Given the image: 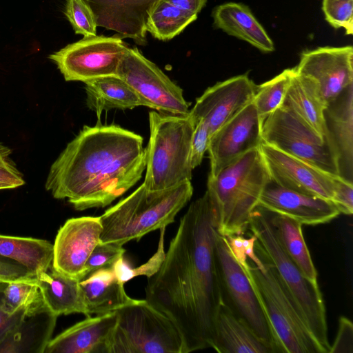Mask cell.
Returning <instances> with one entry per match:
<instances>
[{"label": "cell", "instance_id": "52a82bcc", "mask_svg": "<svg viewBox=\"0 0 353 353\" xmlns=\"http://www.w3.org/2000/svg\"><path fill=\"white\" fill-rule=\"evenodd\" d=\"M261 259V258H260ZM251 261L243 268L259 300L276 352L325 353L316 341L271 263Z\"/></svg>", "mask_w": 353, "mask_h": 353}, {"label": "cell", "instance_id": "8fae6325", "mask_svg": "<svg viewBox=\"0 0 353 353\" xmlns=\"http://www.w3.org/2000/svg\"><path fill=\"white\" fill-rule=\"evenodd\" d=\"M128 46L118 37H83L50 54L67 81H82L117 76Z\"/></svg>", "mask_w": 353, "mask_h": 353}, {"label": "cell", "instance_id": "44dd1931", "mask_svg": "<svg viewBox=\"0 0 353 353\" xmlns=\"http://www.w3.org/2000/svg\"><path fill=\"white\" fill-rule=\"evenodd\" d=\"M117 320L116 312L87 316L52 339L44 353H108Z\"/></svg>", "mask_w": 353, "mask_h": 353}, {"label": "cell", "instance_id": "e0dca14e", "mask_svg": "<svg viewBox=\"0 0 353 353\" xmlns=\"http://www.w3.org/2000/svg\"><path fill=\"white\" fill-rule=\"evenodd\" d=\"M294 70L313 79L328 103L353 84V48L319 47L305 50Z\"/></svg>", "mask_w": 353, "mask_h": 353}, {"label": "cell", "instance_id": "3957f363", "mask_svg": "<svg viewBox=\"0 0 353 353\" xmlns=\"http://www.w3.org/2000/svg\"><path fill=\"white\" fill-rule=\"evenodd\" d=\"M270 179L259 147L244 153L208 176L216 230L223 236L243 234L263 190Z\"/></svg>", "mask_w": 353, "mask_h": 353}, {"label": "cell", "instance_id": "1f68e13d", "mask_svg": "<svg viewBox=\"0 0 353 353\" xmlns=\"http://www.w3.org/2000/svg\"><path fill=\"white\" fill-rule=\"evenodd\" d=\"M3 300L9 314L21 310L30 313L46 306L36 276L6 283Z\"/></svg>", "mask_w": 353, "mask_h": 353}, {"label": "cell", "instance_id": "d6986e66", "mask_svg": "<svg viewBox=\"0 0 353 353\" xmlns=\"http://www.w3.org/2000/svg\"><path fill=\"white\" fill-rule=\"evenodd\" d=\"M92 10L97 27L130 38L140 45L146 43L147 24L162 0H83Z\"/></svg>", "mask_w": 353, "mask_h": 353}, {"label": "cell", "instance_id": "7bdbcfd3", "mask_svg": "<svg viewBox=\"0 0 353 353\" xmlns=\"http://www.w3.org/2000/svg\"><path fill=\"white\" fill-rule=\"evenodd\" d=\"M34 276L23 265L0 255V282L9 283Z\"/></svg>", "mask_w": 353, "mask_h": 353}, {"label": "cell", "instance_id": "60d3db41", "mask_svg": "<svg viewBox=\"0 0 353 353\" xmlns=\"http://www.w3.org/2000/svg\"><path fill=\"white\" fill-rule=\"evenodd\" d=\"M340 352H353V325L345 316L339 318L338 332L329 351V353Z\"/></svg>", "mask_w": 353, "mask_h": 353}, {"label": "cell", "instance_id": "603a6c76", "mask_svg": "<svg viewBox=\"0 0 353 353\" xmlns=\"http://www.w3.org/2000/svg\"><path fill=\"white\" fill-rule=\"evenodd\" d=\"M87 316L116 312L137 302L129 296L124 283L115 275L112 268L97 270L79 281Z\"/></svg>", "mask_w": 353, "mask_h": 353}, {"label": "cell", "instance_id": "f35d334b", "mask_svg": "<svg viewBox=\"0 0 353 353\" xmlns=\"http://www.w3.org/2000/svg\"><path fill=\"white\" fill-rule=\"evenodd\" d=\"M12 150L0 141V181L12 184L15 188L23 185L25 181L14 161Z\"/></svg>", "mask_w": 353, "mask_h": 353}, {"label": "cell", "instance_id": "2e32d148", "mask_svg": "<svg viewBox=\"0 0 353 353\" xmlns=\"http://www.w3.org/2000/svg\"><path fill=\"white\" fill-rule=\"evenodd\" d=\"M259 149L270 177L276 183L291 190L331 201L335 176L263 141Z\"/></svg>", "mask_w": 353, "mask_h": 353}, {"label": "cell", "instance_id": "5b68a950", "mask_svg": "<svg viewBox=\"0 0 353 353\" xmlns=\"http://www.w3.org/2000/svg\"><path fill=\"white\" fill-rule=\"evenodd\" d=\"M248 228L256 238V254L274 268L311 332L325 353H329L326 312L318 283L307 279L283 251L268 210L257 205Z\"/></svg>", "mask_w": 353, "mask_h": 353}, {"label": "cell", "instance_id": "6da1fadb", "mask_svg": "<svg viewBox=\"0 0 353 353\" xmlns=\"http://www.w3.org/2000/svg\"><path fill=\"white\" fill-rule=\"evenodd\" d=\"M216 234L206 190L181 219L160 269L148 279L145 300L175 324L184 353L211 347L214 319L223 301Z\"/></svg>", "mask_w": 353, "mask_h": 353}, {"label": "cell", "instance_id": "b9f144b4", "mask_svg": "<svg viewBox=\"0 0 353 353\" xmlns=\"http://www.w3.org/2000/svg\"><path fill=\"white\" fill-rule=\"evenodd\" d=\"M6 285V283L0 282V342L19 324L26 313L23 310L14 314L5 310L3 298Z\"/></svg>", "mask_w": 353, "mask_h": 353}, {"label": "cell", "instance_id": "9c48e42d", "mask_svg": "<svg viewBox=\"0 0 353 353\" xmlns=\"http://www.w3.org/2000/svg\"><path fill=\"white\" fill-rule=\"evenodd\" d=\"M261 138L266 144L339 176L336 161L326 139L288 106L282 104L263 120Z\"/></svg>", "mask_w": 353, "mask_h": 353}, {"label": "cell", "instance_id": "ffe728a7", "mask_svg": "<svg viewBox=\"0 0 353 353\" xmlns=\"http://www.w3.org/2000/svg\"><path fill=\"white\" fill-rule=\"evenodd\" d=\"M323 119L324 138L334 154L339 176L353 183V84L327 104Z\"/></svg>", "mask_w": 353, "mask_h": 353}, {"label": "cell", "instance_id": "ab89813d", "mask_svg": "<svg viewBox=\"0 0 353 353\" xmlns=\"http://www.w3.org/2000/svg\"><path fill=\"white\" fill-rule=\"evenodd\" d=\"M331 201L340 213L352 215L353 213V183L339 176L334 178V193Z\"/></svg>", "mask_w": 353, "mask_h": 353}, {"label": "cell", "instance_id": "4316f807", "mask_svg": "<svg viewBox=\"0 0 353 353\" xmlns=\"http://www.w3.org/2000/svg\"><path fill=\"white\" fill-rule=\"evenodd\" d=\"M282 104L292 108L319 136L324 138L323 112L327 102L318 84L311 78L297 73L294 68Z\"/></svg>", "mask_w": 353, "mask_h": 353}, {"label": "cell", "instance_id": "7402d4cb", "mask_svg": "<svg viewBox=\"0 0 353 353\" xmlns=\"http://www.w3.org/2000/svg\"><path fill=\"white\" fill-rule=\"evenodd\" d=\"M211 348L220 353H274L272 345L260 339L223 301L216 312Z\"/></svg>", "mask_w": 353, "mask_h": 353}, {"label": "cell", "instance_id": "4dcf8cb0", "mask_svg": "<svg viewBox=\"0 0 353 353\" xmlns=\"http://www.w3.org/2000/svg\"><path fill=\"white\" fill-rule=\"evenodd\" d=\"M196 19L197 15L185 12L167 0H162L149 18L147 32L155 39L168 41L179 34Z\"/></svg>", "mask_w": 353, "mask_h": 353}, {"label": "cell", "instance_id": "7dc6e473", "mask_svg": "<svg viewBox=\"0 0 353 353\" xmlns=\"http://www.w3.org/2000/svg\"><path fill=\"white\" fill-rule=\"evenodd\" d=\"M10 188L11 189L12 188H15V187L12 184H11V183L0 181V190L10 189Z\"/></svg>", "mask_w": 353, "mask_h": 353}, {"label": "cell", "instance_id": "484cf974", "mask_svg": "<svg viewBox=\"0 0 353 353\" xmlns=\"http://www.w3.org/2000/svg\"><path fill=\"white\" fill-rule=\"evenodd\" d=\"M46 307L54 315L81 313L87 316L79 281L55 270L52 266L37 276Z\"/></svg>", "mask_w": 353, "mask_h": 353}, {"label": "cell", "instance_id": "d590c367", "mask_svg": "<svg viewBox=\"0 0 353 353\" xmlns=\"http://www.w3.org/2000/svg\"><path fill=\"white\" fill-rule=\"evenodd\" d=\"M322 10L327 22L335 29L353 33V0H323Z\"/></svg>", "mask_w": 353, "mask_h": 353}, {"label": "cell", "instance_id": "8d00e7d4", "mask_svg": "<svg viewBox=\"0 0 353 353\" xmlns=\"http://www.w3.org/2000/svg\"><path fill=\"white\" fill-rule=\"evenodd\" d=\"M125 252L123 245L99 241L85 263L83 278L97 270L112 268L120 256H124Z\"/></svg>", "mask_w": 353, "mask_h": 353}, {"label": "cell", "instance_id": "9a60e30c", "mask_svg": "<svg viewBox=\"0 0 353 353\" xmlns=\"http://www.w3.org/2000/svg\"><path fill=\"white\" fill-rule=\"evenodd\" d=\"M262 120L252 102L223 125L211 137L208 149L210 161L208 176L222 168L262 142Z\"/></svg>", "mask_w": 353, "mask_h": 353}, {"label": "cell", "instance_id": "d6a6232c", "mask_svg": "<svg viewBox=\"0 0 353 353\" xmlns=\"http://www.w3.org/2000/svg\"><path fill=\"white\" fill-rule=\"evenodd\" d=\"M293 70L294 68L285 69L272 79L257 85L252 103L262 121L282 105Z\"/></svg>", "mask_w": 353, "mask_h": 353}, {"label": "cell", "instance_id": "ac0fdd59", "mask_svg": "<svg viewBox=\"0 0 353 353\" xmlns=\"http://www.w3.org/2000/svg\"><path fill=\"white\" fill-rule=\"evenodd\" d=\"M258 205L302 225L326 223L340 214L330 200L285 188L271 179L263 190Z\"/></svg>", "mask_w": 353, "mask_h": 353}, {"label": "cell", "instance_id": "30bf717a", "mask_svg": "<svg viewBox=\"0 0 353 353\" xmlns=\"http://www.w3.org/2000/svg\"><path fill=\"white\" fill-rule=\"evenodd\" d=\"M117 76L136 92L143 106L172 115L189 114L183 90L137 48H128L120 62Z\"/></svg>", "mask_w": 353, "mask_h": 353}, {"label": "cell", "instance_id": "cb8c5ba5", "mask_svg": "<svg viewBox=\"0 0 353 353\" xmlns=\"http://www.w3.org/2000/svg\"><path fill=\"white\" fill-rule=\"evenodd\" d=\"M58 316L46 306L26 315L0 342V353H44Z\"/></svg>", "mask_w": 353, "mask_h": 353}, {"label": "cell", "instance_id": "e575fe53", "mask_svg": "<svg viewBox=\"0 0 353 353\" xmlns=\"http://www.w3.org/2000/svg\"><path fill=\"white\" fill-rule=\"evenodd\" d=\"M65 14L76 34L83 37L97 35V23L89 6L83 0H67Z\"/></svg>", "mask_w": 353, "mask_h": 353}, {"label": "cell", "instance_id": "7c38bea8", "mask_svg": "<svg viewBox=\"0 0 353 353\" xmlns=\"http://www.w3.org/2000/svg\"><path fill=\"white\" fill-rule=\"evenodd\" d=\"M215 253L224 301L232 311L263 341L272 346V336L266 317L251 282L233 256L227 239L217 232Z\"/></svg>", "mask_w": 353, "mask_h": 353}, {"label": "cell", "instance_id": "f546056e", "mask_svg": "<svg viewBox=\"0 0 353 353\" xmlns=\"http://www.w3.org/2000/svg\"><path fill=\"white\" fill-rule=\"evenodd\" d=\"M269 216L283 251L307 279L317 283V272L303 235V225L288 216L271 212H269Z\"/></svg>", "mask_w": 353, "mask_h": 353}, {"label": "cell", "instance_id": "277c9868", "mask_svg": "<svg viewBox=\"0 0 353 353\" xmlns=\"http://www.w3.org/2000/svg\"><path fill=\"white\" fill-rule=\"evenodd\" d=\"M191 181L164 190L150 191L142 183L128 196L100 216V241L123 245L146 234L166 227L190 200Z\"/></svg>", "mask_w": 353, "mask_h": 353}, {"label": "cell", "instance_id": "4fadbf2b", "mask_svg": "<svg viewBox=\"0 0 353 353\" xmlns=\"http://www.w3.org/2000/svg\"><path fill=\"white\" fill-rule=\"evenodd\" d=\"M100 216H81L68 219L59 228L53 243L52 267L67 276L80 281L85 263L100 241Z\"/></svg>", "mask_w": 353, "mask_h": 353}, {"label": "cell", "instance_id": "7a4b0ae2", "mask_svg": "<svg viewBox=\"0 0 353 353\" xmlns=\"http://www.w3.org/2000/svg\"><path fill=\"white\" fill-rule=\"evenodd\" d=\"M143 141L117 125H85L52 164L45 188L77 210L105 207L141 179Z\"/></svg>", "mask_w": 353, "mask_h": 353}, {"label": "cell", "instance_id": "83f0119b", "mask_svg": "<svg viewBox=\"0 0 353 353\" xmlns=\"http://www.w3.org/2000/svg\"><path fill=\"white\" fill-rule=\"evenodd\" d=\"M84 83L86 105L96 112L99 119L103 111L143 106L136 92L118 76L99 77Z\"/></svg>", "mask_w": 353, "mask_h": 353}, {"label": "cell", "instance_id": "8992f818", "mask_svg": "<svg viewBox=\"0 0 353 353\" xmlns=\"http://www.w3.org/2000/svg\"><path fill=\"white\" fill-rule=\"evenodd\" d=\"M143 184L150 191L172 188L192 179L191 139L194 125L188 115L149 112Z\"/></svg>", "mask_w": 353, "mask_h": 353}, {"label": "cell", "instance_id": "f6af8a7d", "mask_svg": "<svg viewBox=\"0 0 353 353\" xmlns=\"http://www.w3.org/2000/svg\"><path fill=\"white\" fill-rule=\"evenodd\" d=\"M178 8L192 14L197 15L205 6L207 0H167Z\"/></svg>", "mask_w": 353, "mask_h": 353}, {"label": "cell", "instance_id": "ee69618b", "mask_svg": "<svg viewBox=\"0 0 353 353\" xmlns=\"http://www.w3.org/2000/svg\"><path fill=\"white\" fill-rule=\"evenodd\" d=\"M225 238L234 259L241 265L243 268H246L248 264L247 261L248 258L245 253L244 236L243 234L230 235Z\"/></svg>", "mask_w": 353, "mask_h": 353}, {"label": "cell", "instance_id": "836d02e7", "mask_svg": "<svg viewBox=\"0 0 353 353\" xmlns=\"http://www.w3.org/2000/svg\"><path fill=\"white\" fill-rule=\"evenodd\" d=\"M165 228L166 227H163L160 228L157 250L146 263L137 268H132L124 260V256H120L114 263L112 268L115 275L121 283L125 284L126 282L138 276H145L149 279L159 271L165 256L164 250Z\"/></svg>", "mask_w": 353, "mask_h": 353}, {"label": "cell", "instance_id": "d4e9b609", "mask_svg": "<svg viewBox=\"0 0 353 353\" xmlns=\"http://www.w3.org/2000/svg\"><path fill=\"white\" fill-rule=\"evenodd\" d=\"M212 16L215 28L247 41L263 52L274 50L273 41L247 6L225 3L216 7Z\"/></svg>", "mask_w": 353, "mask_h": 353}, {"label": "cell", "instance_id": "f1b7e54d", "mask_svg": "<svg viewBox=\"0 0 353 353\" xmlns=\"http://www.w3.org/2000/svg\"><path fill=\"white\" fill-rule=\"evenodd\" d=\"M53 244L31 237L0 234V255L25 267L36 276L52 266Z\"/></svg>", "mask_w": 353, "mask_h": 353}, {"label": "cell", "instance_id": "ba28073f", "mask_svg": "<svg viewBox=\"0 0 353 353\" xmlns=\"http://www.w3.org/2000/svg\"><path fill=\"white\" fill-rule=\"evenodd\" d=\"M116 312L108 353H184L175 324L146 300H139Z\"/></svg>", "mask_w": 353, "mask_h": 353}, {"label": "cell", "instance_id": "5bb4252c", "mask_svg": "<svg viewBox=\"0 0 353 353\" xmlns=\"http://www.w3.org/2000/svg\"><path fill=\"white\" fill-rule=\"evenodd\" d=\"M257 85L247 74L233 77L208 88L190 110L194 125L203 121L212 136L252 102Z\"/></svg>", "mask_w": 353, "mask_h": 353}, {"label": "cell", "instance_id": "74e56055", "mask_svg": "<svg viewBox=\"0 0 353 353\" xmlns=\"http://www.w3.org/2000/svg\"><path fill=\"white\" fill-rule=\"evenodd\" d=\"M210 132L208 125L202 120L194 124L190 148V162L192 170L199 166L208 151Z\"/></svg>", "mask_w": 353, "mask_h": 353}, {"label": "cell", "instance_id": "bcb514c9", "mask_svg": "<svg viewBox=\"0 0 353 353\" xmlns=\"http://www.w3.org/2000/svg\"><path fill=\"white\" fill-rule=\"evenodd\" d=\"M256 240V238L254 234H252L250 238H244L243 245L245 248V253L247 258H248L250 261H251L256 267L262 268L263 267V262L257 256L254 250Z\"/></svg>", "mask_w": 353, "mask_h": 353}]
</instances>
